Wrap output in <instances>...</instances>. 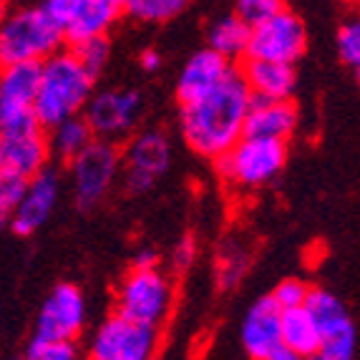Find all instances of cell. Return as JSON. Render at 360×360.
<instances>
[{"mask_svg":"<svg viewBox=\"0 0 360 360\" xmlns=\"http://www.w3.org/2000/svg\"><path fill=\"white\" fill-rule=\"evenodd\" d=\"M73 197L81 210H91L106 199L121 174V151L116 144L94 139L81 154L71 159Z\"/></svg>","mask_w":360,"mask_h":360,"instance_id":"cell-6","label":"cell"},{"mask_svg":"<svg viewBox=\"0 0 360 360\" xmlns=\"http://www.w3.org/2000/svg\"><path fill=\"white\" fill-rule=\"evenodd\" d=\"M335 51L342 66L358 71L360 68V23L358 18H350L340 25L335 36Z\"/></svg>","mask_w":360,"mask_h":360,"instance_id":"cell-26","label":"cell"},{"mask_svg":"<svg viewBox=\"0 0 360 360\" xmlns=\"http://www.w3.org/2000/svg\"><path fill=\"white\" fill-rule=\"evenodd\" d=\"M6 224H8L6 219H0V229H6Z\"/></svg>","mask_w":360,"mask_h":360,"instance_id":"cell-38","label":"cell"},{"mask_svg":"<svg viewBox=\"0 0 360 360\" xmlns=\"http://www.w3.org/2000/svg\"><path fill=\"white\" fill-rule=\"evenodd\" d=\"M240 76L252 98H290L297 86L295 66L277 63V60L247 58L245 56V66L240 68Z\"/></svg>","mask_w":360,"mask_h":360,"instance_id":"cell-20","label":"cell"},{"mask_svg":"<svg viewBox=\"0 0 360 360\" xmlns=\"http://www.w3.org/2000/svg\"><path fill=\"white\" fill-rule=\"evenodd\" d=\"M172 164V141L159 129H146L129 139V146L121 154L124 184L129 192L144 194Z\"/></svg>","mask_w":360,"mask_h":360,"instance_id":"cell-12","label":"cell"},{"mask_svg":"<svg viewBox=\"0 0 360 360\" xmlns=\"http://www.w3.org/2000/svg\"><path fill=\"white\" fill-rule=\"evenodd\" d=\"M15 360H25V358H15Z\"/></svg>","mask_w":360,"mask_h":360,"instance_id":"cell-41","label":"cell"},{"mask_svg":"<svg viewBox=\"0 0 360 360\" xmlns=\"http://www.w3.org/2000/svg\"><path fill=\"white\" fill-rule=\"evenodd\" d=\"M305 307L320 330L318 350H323V353L333 355L338 360H355L358 333H355L348 305L338 295H333L330 290L310 288Z\"/></svg>","mask_w":360,"mask_h":360,"instance_id":"cell-10","label":"cell"},{"mask_svg":"<svg viewBox=\"0 0 360 360\" xmlns=\"http://www.w3.org/2000/svg\"><path fill=\"white\" fill-rule=\"evenodd\" d=\"M106 3H108V6L119 8V11H121V6H124V0H106Z\"/></svg>","mask_w":360,"mask_h":360,"instance_id":"cell-36","label":"cell"},{"mask_svg":"<svg viewBox=\"0 0 360 360\" xmlns=\"http://www.w3.org/2000/svg\"><path fill=\"white\" fill-rule=\"evenodd\" d=\"M60 197V176L56 174L53 169H43L36 176H30L25 181L23 197L18 199V205L13 210L8 224L13 227L15 234H36L43 224L49 222L53 214L56 205Z\"/></svg>","mask_w":360,"mask_h":360,"instance_id":"cell-15","label":"cell"},{"mask_svg":"<svg viewBox=\"0 0 360 360\" xmlns=\"http://www.w3.org/2000/svg\"><path fill=\"white\" fill-rule=\"evenodd\" d=\"M280 345V307L272 297H259L242 320V348L250 360H264Z\"/></svg>","mask_w":360,"mask_h":360,"instance_id":"cell-19","label":"cell"},{"mask_svg":"<svg viewBox=\"0 0 360 360\" xmlns=\"http://www.w3.org/2000/svg\"><path fill=\"white\" fill-rule=\"evenodd\" d=\"M86 325V297L71 283L56 285L43 300L33 340H76Z\"/></svg>","mask_w":360,"mask_h":360,"instance_id":"cell-14","label":"cell"},{"mask_svg":"<svg viewBox=\"0 0 360 360\" xmlns=\"http://www.w3.org/2000/svg\"><path fill=\"white\" fill-rule=\"evenodd\" d=\"M41 8L60 28L63 41L76 46L86 38L108 36L111 25L119 18V8L106 0H43Z\"/></svg>","mask_w":360,"mask_h":360,"instance_id":"cell-13","label":"cell"},{"mask_svg":"<svg viewBox=\"0 0 360 360\" xmlns=\"http://www.w3.org/2000/svg\"><path fill=\"white\" fill-rule=\"evenodd\" d=\"M0 15H3V6H0Z\"/></svg>","mask_w":360,"mask_h":360,"instance_id":"cell-40","label":"cell"},{"mask_svg":"<svg viewBox=\"0 0 360 360\" xmlns=\"http://www.w3.org/2000/svg\"><path fill=\"white\" fill-rule=\"evenodd\" d=\"M310 295V285L300 277H288L283 283L272 290V302H275L280 310H290V307H302Z\"/></svg>","mask_w":360,"mask_h":360,"instance_id":"cell-28","label":"cell"},{"mask_svg":"<svg viewBox=\"0 0 360 360\" xmlns=\"http://www.w3.org/2000/svg\"><path fill=\"white\" fill-rule=\"evenodd\" d=\"M71 51L84 63L91 76H98L108 66V60H111V41H108V36L86 38V41L71 46Z\"/></svg>","mask_w":360,"mask_h":360,"instance_id":"cell-25","label":"cell"},{"mask_svg":"<svg viewBox=\"0 0 360 360\" xmlns=\"http://www.w3.org/2000/svg\"><path fill=\"white\" fill-rule=\"evenodd\" d=\"M96 76L73 56V51H56L41 60L38 89L33 98V114L41 129H53L63 119H71L84 111L94 94Z\"/></svg>","mask_w":360,"mask_h":360,"instance_id":"cell-2","label":"cell"},{"mask_svg":"<svg viewBox=\"0 0 360 360\" xmlns=\"http://www.w3.org/2000/svg\"><path fill=\"white\" fill-rule=\"evenodd\" d=\"M307 360H335V358H330V355H325V353H320V350H318V353H312Z\"/></svg>","mask_w":360,"mask_h":360,"instance_id":"cell-35","label":"cell"},{"mask_svg":"<svg viewBox=\"0 0 360 360\" xmlns=\"http://www.w3.org/2000/svg\"><path fill=\"white\" fill-rule=\"evenodd\" d=\"M63 33L41 6H18L0 15V66L41 63L63 49Z\"/></svg>","mask_w":360,"mask_h":360,"instance_id":"cell-3","label":"cell"},{"mask_svg":"<svg viewBox=\"0 0 360 360\" xmlns=\"http://www.w3.org/2000/svg\"><path fill=\"white\" fill-rule=\"evenodd\" d=\"M6 3H8V0H0V6H6Z\"/></svg>","mask_w":360,"mask_h":360,"instance_id":"cell-39","label":"cell"},{"mask_svg":"<svg viewBox=\"0 0 360 360\" xmlns=\"http://www.w3.org/2000/svg\"><path fill=\"white\" fill-rule=\"evenodd\" d=\"M264 360H307L305 355H300V353H295V350H290V348H285V345H277L275 350H272L270 355Z\"/></svg>","mask_w":360,"mask_h":360,"instance_id":"cell-33","label":"cell"},{"mask_svg":"<svg viewBox=\"0 0 360 360\" xmlns=\"http://www.w3.org/2000/svg\"><path fill=\"white\" fill-rule=\"evenodd\" d=\"M84 119L94 139L119 144L134 134L144 114V96L134 89L94 91L84 106Z\"/></svg>","mask_w":360,"mask_h":360,"instance_id":"cell-7","label":"cell"},{"mask_svg":"<svg viewBox=\"0 0 360 360\" xmlns=\"http://www.w3.org/2000/svg\"><path fill=\"white\" fill-rule=\"evenodd\" d=\"M174 302V285L159 267H131L116 292V312L146 328H159Z\"/></svg>","mask_w":360,"mask_h":360,"instance_id":"cell-5","label":"cell"},{"mask_svg":"<svg viewBox=\"0 0 360 360\" xmlns=\"http://www.w3.org/2000/svg\"><path fill=\"white\" fill-rule=\"evenodd\" d=\"M252 103V94L232 68L224 81L207 91L205 96L179 103V131L186 146L199 156L217 159L245 134V119Z\"/></svg>","mask_w":360,"mask_h":360,"instance_id":"cell-1","label":"cell"},{"mask_svg":"<svg viewBox=\"0 0 360 360\" xmlns=\"http://www.w3.org/2000/svg\"><path fill=\"white\" fill-rule=\"evenodd\" d=\"M156 264H159V257L154 250H141L134 259V267H156Z\"/></svg>","mask_w":360,"mask_h":360,"instance_id":"cell-34","label":"cell"},{"mask_svg":"<svg viewBox=\"0 0 360 360\" xmlns=\"http://www.w3.org/2000/svg\"><path fill=\"white\" fill-rule=\"evenodd\" d=\"M156 330L127 320L114 312L106 318L89 342V360H151Z\"/></svg>","mask_w":360,"mask_h":360,"instance_id":"cell-11","label":"cell"},{"mask_svg":"<svg viewBox=\"0 0 360 360\" xmlns=\"http://www.w3.org/2000/svg\"><path fill=\"white\" fill-rule=\"evenodd\" d=\"M285 8V0H237V11L234 15L245 20L250 28L262 20H267L270 15H275L277 11Z\"/></svg>","mask_w":360,"mask_h":360,"instance_id":"cell-30","label":"cell"},{"mask_svg":"<svg viewBox=\"0 0 360 360\" xmlns=\"http://www.w3.org/2000/svg\"><path fill=\"white\" fill-rule=\"evenodd\" d=\"M41 63L0 66V134L38 131L41 124L33 114Z\"/></svg>","mask_w":360,"mask_h":360,"instance_id":"cell-9","label":"cell"},{"mask_svg":"<svg viewBox=\"0 0 360 360\" xmlns=\"http://www.w3.org/2000/svg\"><path fill=\"white\" fill-rule=\"evenodd\" d=\"M340 3H348V6H355V3H358V0H340Z\"/></svg>","mask_w":360,"mask_h":360,"instance_id":"cell-37","label":"cell"},{"mask_svg":"<svg viewBox=\"0 0 360 360\" xmlns=\"http://www.w3.org/2000/svg\"><path fill=\"white\" fill-rule=\"evenodd\" d=\"M280 345L310 358L320 348V330L307 307L280 310Z\"/></svg>","mask_w":360,"mask_h":360,"instance_id":"cell-21","label":"cell"},{"mask_svg":"<svg viewBox=\"0 0 360 360\" xmlns=\"http://www.w3.org/2000/svg\"><path fill=\"white\" fill-rule=\"evenodd\" d=\"M288 164V144L275 139L242 134L224 154L214 159V169L224 184L257 189L280 176Z\"/></svg>","mask_w":360,"mask_h":360,"instance_id":"cell-4","label":"cell"},{"mask_svg":"<svg viewBox=\"0 0 360 360\" xmlns=\"http://www.w3.org/2000/svg\"><path fill=\"white\" fill-rule=\"evenodd\" d=\"M25 360H78L73 340H30Z\"/></svg>","mask_w":360,"mask_h":360,"instance_id":"cell-27","label":"cell"},{"mask_svg":"<svg viewBox=\"0 0 360 360\" xmlns=\"http://www.w3.org/2000/svg\"><path fill=\"white\" fill-rule=\"evenodd\" d=\"M307 51V28L297 13L290 8L277 11L262 23L250 28L247 41V58L277 60L295 66Z\"/></svg>","mask_w":360,"mask_h":360,"instance_id":"cell-8","label":"cell"},{"mask_svg":"<svg viewBox=\"0 0 360 360\" xmlns=\"http://www.w3.org/2000/svg\"><path fill=\"white\" fill-rule=\"evenodd\" d=\"M25 181L23 176L13 174V172H6V169H0V219H11L13 210L18 205V199L23 197V189H25Z\"/></svg>","mask_w":360,"mask_h":360,"instance_id":"cell-29","label":"cell"},{"mask_svg":"<svg viewBox=\"0 0 360 360\" xmlns=\"http://www.w3.org/2000/svg\"><path fill=\"white\" fill-rule=\"evenodd\" d=\"M139 63H141V68H144L146 73H154L162 68L164 58L156 49H146V51H141V56H139Z\"/></svg>","mask_w":360,"mask_h":360,"instance_id":"cell-32","label":"cell"},{"mask_svg":"<svg viewBox=\"0 0 360 360\" xmlns=\"http://www.w3.org/2000/svg\"><path fill=\"white\" fill-rule=\"evenodd\" d=\"M232 60L222 58L210 49L192 53L176 76V101L189 103L194 98L205 96L207 91H212L219 81H224L232 73Z\"/></svg>","mask_w":360,"mask_h":360,"instance_id":"cell-18","label":"cell"},{"mask_svg":"<svg viewBox=\"0 0 360 360\" xmlns=\"http://www.w3.org/2000/svg\"><path fill=\"white\" fill-rule=\"evenodd\" d=\"M300 124V111L290 98H252L245 119L247 136H262L288 144Z\"/></svg>","mask_w":360,"mask_h":360,"instance_id":"cell-16","label":"cell"},{"mask_svg":"<svg viewBox=\"0 0 360 360\" xmlns=\"http://www.w3.org/2000/svg\"><path fill=\"white\" fill-rule=\"evenodd\" d=\"M194 259V242L192 240H181L179 245L174 247V255H172V262H174L176 270H184L189 267Z\"/></svg>","mask_w":360,"mask_h":360,"instance_id":"cell-31","label":"cell"},{"mask_svg":"<svg viewBox=\"0 0 360 360\" xmlns=\"http://www.w3.org/2000/svg\"><path fill=\"white\" fill-rule=\"evenodd\" d=\"M189 8V0H124L121 11L136 23L162 25L179 18Z\"/></svg>","mask_w":360,"mask_h":360,"instance_id":"cell-24","label":"cell"},{"mask_svg":"<svg viewBox=\"0 0 360 360\" xmlns=\"http://www.w3.org/2000/svg\"><path fill=\"white\" fill-rule=\"evenodd\" d=\"M94 141V134H91L89 124L81 114L71 116V119H63L60 124H56L51 129V139H49V149L51 154H56L63 162H71L73 156L81 154L86 146Z\"/></svg>","mask_w":360,"mask_h":360,"instance_id":"cell-23","label":"cell"},{"mask_svg":"<svg viewBox=\"0 0 360 360\" xmlns=\"http://www.w3.org/2000/svg\"><path fill=\"white\" fill-rule=\"evenodd\" d=\"M51 149L43 129L25 134H0V169L30 179L49 167Z\"/></svg>","mask_w":360,"mask_h":360,"instance_id":"cell-17","label":"cell"},{"mask_svg":"<svg viewBox=\"0 0 360 360\" xmlns=\"http://www.w3.org/2000/svg\"><path fill=\"white\" fill-rule=\"evenodd\" d=\"M247 41H250V25L242 18H237L234 13L217 18L207 30V49L227 60L245 58Z\"/></svg>","mask_w":360,"mask_h":360,"instance_id":"cell-22","label":"cell"}]
</instances>
